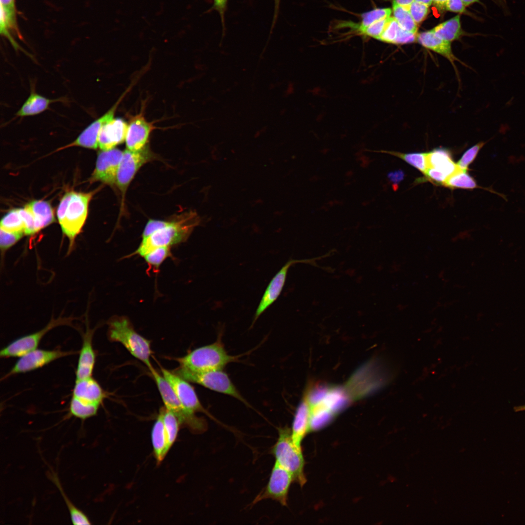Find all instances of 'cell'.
<instances>
[{
	"label": "cell",
	"mask_w": 525,
	"mask_h": 525,
	"mask_svg": "<svg viewBox=\"0 0 525 525\" xmlns=\"http://www.w3.org/2000/svg\"><path fill=\"white\" fill-rule=\"evenodd\" d=\"M200 219L196 213L190 211L179 215L165 226L158 229L149 236L142 238L138 248L126 256L135 255L142 257L151 250L160 246H170L186 241L194 228L198 225Z\"/></svg>",
	"instance_id": "1"
},
{
	"label": "cell",
	"mask_w": 525,
	"mask_h": 525,
	"mask_svg": "<svg viewBox=\"0 0 525 525\" xmlns=\"http://www.w3.org/2000/svg\"><path fill=\"white\" fill-rule=\"evenodd\" d=\"M94 192H69L62 197L57 210L62 231L68 238L69 251L73 246L87 219L89 203Z\"/></svg>",
	"instance_id": "2"
},
{
	"label": "cell",
	"mask_w": 525,
	"mask_h": 525,
	"mask_svg": "<svg viewBox=\"0 0 525 525\" xmlns=\"http://www.w3.org/2000/svg\"><path fill=\"white\" fill-rule=\"evenodd\" d=\"M107 324L108 339L121 343L131 355L144 363L150 371L152 370L151 341L135 331L129 319L125 316L115 315L109 319Z\"/></svg>",
	"instance_id": "3"
},
{
	"label": "cell",
	"mask_w": 525,
	"mask_h": 525,
	"mask_svg": "<svg viewBox=\"0 0 525 525\" xmlns=\"http://www.w3.org/2000/svg\"><path fill=\"white\" fill-rule=\"evenodd\" d=\"M219 333L216 341L197 348L185 356L175 358L179 366L194 371L223 370L230 363L238 361L242 355H231L226 350Z\"/></svg>",
	"instance_id": "4"
},
{
	"label": "cell",
	"mask_w": 525,
	"mask_h": 525,
	"mask_svg": "<svg viewBox=\"0 0 525 525\" xmlns=\"http://www.w3.org/2000/svg\"><path fill=\"white\" fill-rule=\"evenodd\" d=\"M279 436L272 448L275 461L288 471L294 481L303 486L306 482L304 473V460L301 447L294 442L291 430L287 427L278 429Z\"/></svg>",
	"instance_id": "5"
},
{
	"label": "cell",
	"mask_w": 525,
	"mask_h": 525,
	"mask_svg": "<svg viewBox=\"0 0 525 525\" xmlns=\"http://www.w3.org/2000/svg\"><path fill=\"white\" fill-rule=\"evenodd\" d=\"M151 373L167 410L177 418L180 425L196 433L205 431L207 424L205 419L198 417L195 413L188 409L177 397L166 379L154 368Z\"/></svg>",
	"instance_id": "6"
},
{
	"label": "cell",
	"mask_w": 525,
	"mask_h": 525,
	"mask_svg": "<svg viewBox=\"0 0 525 525\" xmlns=\"http://www.w3.org/2000/svg\"><path fill=\"white\" fill-rule=\"evenodd\" d=\"M186 381L211 390L233 397L247 406L249 404L240 393L223 370L194 371L179 366L173 371Z\"/></svg>",
	"instance_id": "7"
},
{
	"label": "cell",
	"mask_w": 525,
	"mask_h": 525,
	"mask_svg": "<svg viewBox=\"0 0 525 525\" xmlns=\"http://www.w3.org/2000/svg\"><path fill=\"white\" fill-rule=\"evenodd\" d=\"M73 318L59 317L52 318L43 328L34 333L19 337L1 350V358L20 357L37 349L44 335L53 328L63 325H70Z\"/></svg>",
	"instance_id": "8"
},
{
	"label": "cell",
	"mask_w": 525,
	"mask_h": 525,
	"mask_svg": "<svg viewBox=\"0 0 525 525\" xmlns=\"http://www.w3.org/2000/svg\"><path fill=\"white\" fill-rule=\"evenodd\" d=\"M330 253L326 254L319 257L301 260L291 259L287 262L278 272L272 278L266 287L255 313L251 327L262 315L278 298L283 288L286 281L287 274L289 268L293 265L298 263H308L315 266H318L316 261L329 256Z\"/></svg>",
	"instance_id": "9"
},
{
	"label": "cell",
	"mask_w": 525,
	"mask_h": 525,
	"mask_svg": "<svg viewBox=\"0 0 525 525\" xmlns=\"http://www.w3.org/2000/svg\"><path fill=\"white\" fill-rule=\"evenodd\" d=\"M154 157L147 147L137 151L126 149L123 152L116 177V185L121 192L122 203L127 189L137 172Z\"/></svg>",
	"instance_id": "10"
},
{
	"label": "cell",
	"mask_w": 525,
	"mask_h": 525,
	"mask_svg": "<svg viewBox=\"0 0 525 525\" xmlns=\"http://www.w3.org/2000/svg\"><path fill=\"white\" fill-rule=\"evenodd\" d=\"M293 481L292 474L275 461L267 484L255 498L253 503L271 499L283 506H287L288 491Z\"/></svg>",
	"instance_id": "11"
},
{
	"label": "cell",
	"mask_w": 525,
	"mask_h": 525,
	"mask_svg": "<svg viewBox=\"0 0 525 525\" xmlns=\"http://www.w3.org/2000/svg\"><path fill=\"white\" fill-rule=\"evenodd\" d=\"M72 353H73L70 351H62L60 350H33L19 357V359L5 377L37 369Z\"/></svg>",
	"instance_id": "12"
},
{
	"label": "cell",
	"mask_w": 525,
	"mask_h": 525,
	"mask_svg": "<svg viewBox=\"0 0 525 525\" xmlns=\"http://www.w3.org/2000/svg\"><path fill=\"white\" fill-rule=\"evenodd\" d=\"M161 371L177 397L188 409L195 413L200 412L210 416L202 406L193 387L188 381L164 368H161Z\"/></svg>",
	"instance_id": "13"
},
{
	"label": "cell",
	"mask_w": 525,
	"mask_h": 525,
	"mask_svg": "<svg viewBox=\"0 0 525 525\" xmlns=\"http://www.w3.org/2000/svg\"><path fill=\"white\" fill-rule=\"evenodd\" d=\"M123 152L116 148L100 152L91 180L101 181L110 186L116 185L117 171Z\"/></svg>",
	"instance_id": "14"
},
{
	"label": "cell",
	"mask_w": 525,
	"mask_h": 525,
	"mask_svg": "<svg viewBox=\"0 0 525 525\" xmlns=\"http://www.w3.org/2000/svg\"><path fill=\"white\" fill-rule=\"evenodd\" d=\"M155 128L145 119L142 113L131 117L125 140L127 149L137 151L146 147L150 134Z\"/></svg>",
	"instance_id": "15"
},
{
	"label": "cell",
	"mask_w": 525,
	"mask_h": 525,
	"mask_svg": "<svg viewBox=\"0 0 525 525\" xmlns=\"http://www.w3.org/2000/svg\"><path fill=\"white\" fill-rule=\"evenodd\" d=\"M121 97L117 102L103 115L89 124L73 142L65 147L80 146L92 149L98 147V136L100 131L108 122L114 118L115 112L120 102Z\"/></svg>",
	"instance_id": "16"
},
{
	"label": "cell",
	"mask_w": 525,
	"mask_h": 525,
	"mask_svg": "<svg viewBox=\"0 0 525 525\" xmlns=\"http://www.w3.org/2000/svg\"><path fill=\"white\" fill-rule=\"evenodd\" d=\"M312 428L311 406L306 389L296 410L291 429L293 440L298 447H301L302 440Z\"/></svg>",
	"instance_id": "17"
},
{
	"label": "cell",
	"mask_w": 525,
	"mask_h": 525,
	"mask_svg": "<svg viewBox=\"0 0 525 525\" xmlns=\"http://www.w3.org/2000/svg\"><path fill=\"white\" fill-rule=\"evenodd\" d=\"M128 124L122 119L113 118L104 125L98 136V147L108 150L125 140Z\"/></svg>",
	"instance_id": "18"
},
{
	"label": "cell",
	"mask_w": 525,
	"mask_h": 525,
	"mask_svg": "<svg viewBox=\"0 0 525 525\" xmlns=\"http://www.w3.org/2000/svg\"><path fill=\"white\" fill-rule=\"evenodd\" d=\"M94 331L87 325L86 332L82 335V344L75 371L76 379L92 376L96 359L92 346Z\"/></svg>",
	"instance_id": "19"
},
{
	"label": "cell",
	"mask_w": 525,
	"mask_h": 525,
	"mask_svg": "<svg viewBox=\"0 0 525 525\" xmlns=\"http://www.w3.org/2000/svg\"><path fill=\"white\" fill-rule=\"evenodd\" d=\"M72 396L86 402L101 404L105 397V393L91 376L76 379Z\"/></svg>",
	"instance_id": "20"
},
{
	"label": "cell",
	"mask_w": 525,
	"mask_h": 525,
	"mask_svg": "<svg viewBox=\"0 0 525 525\" xmlns=\"http://www.w3.org/2000/svg\"><path fill=\"white\" fill-rule=\"evenodd\" d=\"M417 41L424 48L431 50L447 59L458 74L455 61L460 62V60L454 54L451 42L444 40L437 36L432 30L418 34Z\"/></svg>",
	"instance_id": "21"
},
{
	"label": "cell",
	"mask_w": 525,
	"mask_h": 525,
	"mask_svg": "<svg viewBox=\"0 0 525 525\" xmlns=\"http://www.w3.org/2000/svg\"><path fill=\"white\" fill-rule=\"evenodd\" d=\"M427 168H435L447 177L460 169L453 160L451 152L445 148H437L427 152Z\"/></svg>",
	"instance_id": "22"
},
{
	"label": "cell",
	"mask_w": 525,
	"mask_h": 525,
	"mask_svg": "<svg viewBox=\"0 0 525 525\" xmlns=\"http://www.w3.org/2000/svg\"><path fill=\"white\" fill-rule=\"evenodd\" d=\"M152 441L154 453L158 463H160L164 458L171 448L165 428L161 411L155 422L152 431Z\"/></svg>",
	"instance_id": "23"
},
{
	"label": "cell",
	"mask_w": 525,
	"mask_h": 525,
	"mask_svg": "<svg viewBox=\"0 0 525 525\" xmlns=\"http://www.w3.org/2000/svg\"><path fill=\"white\" fill-rule=\"evenodd\" d=\"M59 101L62 100L60 99H49L32 90L16 115L17 117H23L37 115L48 109L52 103Z\"/></svg>",
	"instance_id": "24"
},
{
	"label": "cell",
	"mask_w": 525,
	"mask_h": 525,
	"mask_svg": "<svg viewBox=\"0 0 525 525\" xmlns=\"http://www.w3.org/2000/svg\"><path fill=\"white\" fill-rule=\"evenodd\" d=\"M34 218L36 232L49 226L54 221L53 210L48 202L35 200L26 205Z\"/></svg>",
	"instance_id": "25"
},
{
	"label": "cell",
	"mask_w": 525,
	"mask_h": 525,
	"mask_svg": "<svg viewBox=\"0 0 525 525\" xmlns=\"http://www.w3.org/2000/svg\"><path fill=\"white\" fill-rule=\"evenodd\" d=\"M443 186L451 189L468 190H473L476 188L483 189L506 199V196L503 194L490 188H484L479 186L474 178L468 173L467 170H463L460 169L449 176L444 183Z\"/></svg>",
	"instance_id": "26"
},
{
	"label": "cell",
	"mask_w": 525,
	"mask_h": 525,
	"mask_svg": "<svg viewBox=\"0 0 525 525\" xmlns=\"http://www.w3.org/2000/svg\"><path fill=\"white\" fill-rule=\"evenodd\" d=\"M0 0V30L5 33L18 32L16 21L15 0Z\"/></svg>",
	"instance_id": "27"
},
{
	"label": "cell",
	"mask_w": 525,
	"mask_h": 525,
	"mask_svg": "<svg viewBox=\"0 0 525 525\" xmlns=\"http://www.w3.org/2000/svg\"><path fill=\"white\" fill-rule=\"evenodd\" d=\"M391 12L390 8H375L364 13L362 15V20L359 23H352V32L363 36L367 27L377 21L390 17Z\"/></svg>",
	"instance_id": "28"
},
{
	"label": "cell",
	"mask_w": 525,
	"mask_h": 525,
	"mask_svg": "<svg viewBox=\"0 0 525 525\" xmlns=\"http://www.w3.org/2000/svg\"><path fill=\"white\" fill-rule=\"evenodd\" d=\"M432 30L437 36L444 40L451 42L456 40L463 34L460 16L457 15L441 23Z\"/></svg>",
	"instance_id": "29"
},
{
	"label": "cell",
	"mask_w": 525,
	"mask_h": 525,
	"mask_svg": "<svg viewBox=\"0 0 525 525\" xmlns=\"http://www.w3.org/2000/svg\"><path fill=\"white\" fill-rule=\"evenodd\" d=\"M100 404L90 403L72 396L69 405L70 415L85 420L97 415Z\"/></svg>",
	"instance_id": "30"
},
{
	"label": "cell",
	"mask_w": 525,
	"mask_h": 525,
	"mask_svg": "<svg viewBox=\"0 0 525 525\" xmlns=\"http://www.w3.org/2000/svg\"><path fill=\"white\" fill-rule=\"evenodd\" d=\"M172 257L171 247L160 246L151 250L142 258L148 266V273L152 270L154 273H158L163 262L167 258Z\"/></svg>",
	"instance_id": "31"
},
{
	"label": "cell",
	"mask_w": 525,
	"mask_h": 525,
	"mask_svg": "<svg viewBox=\"0 0 525 525\" xmlns=\"http://www.w3.org/2000/svg\"><path fill=\"white\" fill-rule=\"evenodd\" d=\"M370 151L384 153L396 156L416 168L423 174L427 169V153L415 152L402 153L398 152L386 150H370Z\"/></svg>",
	"instance_id": "32"
},
{
	"label": "cell",
	"mask_w": 525,
	"mask_h": 525,
	"mask_svg": "<svg viewBox=\"0 0 525 525\" xmlns=\"http://www.w3.org/2000/svg\"><path fill=\"white\" fill-rule=\"evenodd\" d=\"M392 8L393 18L400 27L405 31L417 34V24L414 20L409 12V7L393 3Z\"/></svg>",
	"instance_id": "33"
},
{
	"label": "cell",
	"mask_w": 525,
	"mask_h": 525,
	"mask_svg": "<svg viewBox=\"0 0 525 525\" xmlns=\"http://www.w3.org/2000/svg\"><path fill=\"white\" fill-rule=\"evenodd\" d=\"M0 228L11 232L25 234V225L19 209L12 210L2 218Z\"/></svg>",
	"instance_id": "34"
},
{
	"label": "cell",
	"mask_w": 525,
	"mask_h": 525,
	"mask_svg": "<svg viewBox=\"0 0 525 525\" xmlns=\"http://www.w3.org/2000/svg\"><path fill=\"white\" fill-rule=\"evenodd\" d=\"M162 414V418L168 437L169 445L170 448L174 444L177 436L180 423L176 416L165 407L160 409Z\"/></svg>",
	"instance_id": "35"
},
{
	"label": "cell",
	"mask_w": 525,
	"mask_h": 525,
	"mask_svg": "<svg viewBox=\"0 0 525 525\" xmlns=\"http://www.w3.org/2000/svg\"><path fill=\"white\" fill-rule=\"evenodd\" d=\"M53 482L59 489L69 511L71 522L74 525H89L90 521L87 516L77 508L65 494L57 478L53 477Z\"/></svg>",
	"instance_id": "36"
},
{
	"label": "cell",
	"mask_w": 525,
	"mask_h": 525,
	"mask_svg": "<svg viewBox=\"0 0 525 525\" xmlns=\"http://www.w3.org/2000/svg\"><path fill=\"white\" fill-rule=\"evenodd\" d=\"M488 141H481L467 149L456 163L461 170L468 171L469 165L476 158L479 152Z\"/></svg>",
	"instance_id": "37"
},
{
	"label": "cell",
	"mask_w": 525,
	"mask_h": 525,
	"mask_svg": "<svg viewBox=\"0 0 525 525\" xmlns=\"http://www.w3.org/2000/svg\"><path fill=\"white\" fill-rule=\"evenodd\" d=\"M0 229V248L1 255H4L25 234L23 233L8 232L1 228Z\"/></svg>",
	"instance_id": "38"
},
{
	"label": "cell",
	"mask_w": 525,
	"mask_h": 525,
	"mask_svg": "<svg viewBox=\"0 0 525 525\" xmlns=\"http://www.w3.org/2000/svg\"><path fill=\"white\" fill-rule=\"evenodd\" d=\"M400 27L393 17H390L385 28L378 40L387 43L394 44Z\"/></svg>",
	"instance_id": "39"
},
{
	"label": "cell",
	"mask_w": 525,
	"mask_h": 525,
	"mask_svg": "<svg viewBox=\"0 0 525 525\" xmlns=\"http://www.w3.org/2000/svg\"><path fill=\"white\" fill-rule=\"evenodd\" d=\"M409 11L415 22L418 24L426 18L429 12V6L414 1L409 5Z\"/></svg>",
	"instance_id": "40"
},
{
	"label": "cell",
	"mask_w": 525,
	"mask_h": 525,
	"mask_svg": "<svg viewBox=\"0 0 525 525\" xmlns=\"http://www.w3.org/2000/svg\"><path fill=\"white\" fill-rule=\"evenodd\" d=\"M390 17L377 21L367 27L363 36L372 37L378 40L383 32Z\"/></svg>",
	"instance_id": "41"
},
{
	"label": "cell",
	"mask_w": 525,
	"mask_h": 525,
	"mask_svg": "<svg viewBox=\"0 0 525 525\" xmlns=\"http://www.w3.org/2000/svg\"><path fill=\"white\" fill-rule=\"evenodd\" d=\"M19 212L25 225V234L31 235L36 233L34 216L30 210L25 206L19 209Z\"/></svg>",
	"instance_id": "42"
},
{
	"label": "cell",
	"mask_w": 525,
	"mask_h": 525,
	"mask_svg": "<svg viewBox=\"0 0 525 525\" xmlns=\"http://www.w3.org/2000/svg\"><path fill=\"white\" fill-rule=\"evenodd\" d=\"M228 1V0H213L212 6L208 11L211 12L215 10L219 13L221 21L223 35H224L226 31L225 13L227 9Z\"/></svg>",
	"instance_id": "43"
},
{
	"label": "cell",
	"mask_w": 525,
	"mask_h": 525,
	"mask_svg": "<svg viewBox=\"0 0 525 525\" xmlns=\"http://www.w3.org/2000/svg\"><path fill=\"white\" fill-rule=\"evenodd\" d=\"M426 179L436 184L442 185L448 178L441 172L431 167H428L424 174Z\"/></svg>",
	"instance_id": "44"
},
{
	"label": "cell",
	"mask_w": 525,
	"mask_h": 525,
	"mask_svg": "<svg viewBox=\"0 0 525 525\" xmlns=\"http://www.w3.org/2000/svg\"><path fill=\"white\" fill-rule=\"evenodd\" d=\"M170 221L160 220H150L144 228L142 234V238H145L156 230L167 225Z\"/></svg>",
	"instance_id": "45"
},
{
	"label": "cell",
	"mask_w": 525,
	"mask_h": 525,
	"mask_svg": "<svg viewBox=\"0 0 525 525\" xmlns=\"http://www.w3.org/2000/svg\"><path fill=\"white\" fill-rule=\"evenodd\" d=\"M417 35L400 27L394 44L400 45L415 42L417 40Z\"/></svg>",
	"instance_id": "46"
},
{
	"label": "cell",
	"mask_w": 525,
	"mask_h": 525,
	"mask_svg": "<svg viewBox=\"0 0 525 525\" xmlns=\"http://www.w3.org/2000/svg\"><path fill=\"white\" fill-rule=\"evenodd\" d=\"M465 6L462 0H448L445 5L444 10L462 13L465 11Z\"/></svg>",
	"instance_id": "47"
},
{
	"label": "cell",
	"mask_w": 525,
	"mask_h": 525,
	"mask_svg": "<svg viewBox=\"0 0 525 525\" xmlns=\"http://www.w3.org/2000/svg\"><path fill=\"white\" fill-rule=\"evenodd\" d=\"M389 181L393 184V186H397L404 178V174L401 170L390 172L387 175Z\"/></svg>",
	"instance_id": "48"
},
{
	"label": "cell",
	"mask_w": 525,
	"mask_h": 525,
	"mask_svg": "<svg viewBox=\"0 0 525 525\" xmlns=\"http://www.w3.org/2000/svg\"><path fill=\"white\" fill-rule=\"evenodd\" d=\"M280 0H274V11L272 25L270 30V33H272L277 20L280 11Z\"/></svg>",
	"instance_id": "49"
},
{
	"label": "cell",
	"mask_w": 525,
	"mask_h": 525,
	"mask_svg": "<svg viewBox=\"0 0 525 525\" xmlns=\"http://www.w3.org/2000/svg\"><path fill=\"white\" fill-rule=\"evenodd\" d=\"M414 1V0H393V3L402 6L409 7L411 3Z\"/></svg>",
	"instance_id": "50"
},
{
	"label": "cell",
	"mask_w": 525,
	"mask_h": 525,
	"mask_svg": "<svg viewBox=\"0 0 525 525\" xmlns=\"http://www.w3.org/2000/svg\"><path fill=\"white\" fill-rule=\"evenodd\" d=\"M434 4L439 9L444 10L445 5L448 0H432Z\"/></svg>",
	"instance_id": "51"
},
{
	"label": "cell",
	"mask_w": 525,
	"mask_h": 525,
	"mask_svg": "<svg viewBox=\"0 0 525 525\" xmlns=\"http://www.w3.org/2000/svg\"><path fill=\"white\" fill-rule=\"evenodd\" d=\"M414 1L423 3L429 6L433 3L432 0H414Z\"/></svg>",
	"instance_id": "52"
},
{
	"label": "cell",
	"mask_w": 525,
	"mask_h": 525,
	"mask_svg": "<svg viewBox=\"0 0 525 525\" xmlns=\"http://www.w3.org/2000/svg\"><path fill=\"white\" fill-rule=\"evenodd\" d=\"M514 410L515 412H520L525 411V404L524 405H521L515 406L514 407Z\"/></svg>",
	"instance_id": "53"
},
{
	"label": "cell",
	"mask_w": 525,
	"mask_h": 525,
	"mask_svg": "<svg viewBox=\"0 0 525 525\" xmlns=\"http://www.w3.org/2000/svg\"><path fill=\"white\" fill-rule=\"evenodd\" d=\"M465 6L469 5L475 2L478 1V0H462Z\"/></svg>",
	"instance_id": "54"
}]
</instances>
